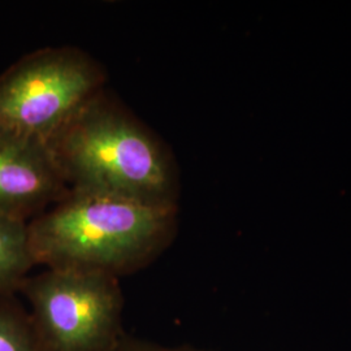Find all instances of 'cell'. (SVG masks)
Segmentation results:
<instances>
[{
  "mask_svg": "<svg viewBox=\"0 0 351 351\" xmlns=\"http://www.w3.org/2000/svg\"><path fill=\"white\" fill-rule=\"evenodd\" d=\"M110 351H198L185 348H165L156 343H151L147 341L134 339L128 335H123L121 339L117 341V343Z\"/></svg>",
  "mask_w": 351,
  "mask_h": 351,
  "instance_id": "ba28073f",
  "label": "cell"
},
{
  "mask_svg": "<svg viewBox=\"0 0 351 351\" xmlns=\"http://www.w3.org/2000/svg\"><path fill=\"white\" fill-rule=\"evenodd\" d=\"M177 207L69 190L27 223L34 264L121 277L150 264L171 243Z\"/></svg>",
  "mask_w": 351,
  "mask_h": 351,
  "instance_id": "6da1fadb",
  "label": "cell"
},
{
  "mask_svg": "<svg viewBox=\"0 0 351 351\" xmlns=\"http://www.w3.org/2000/svg\"><path fill=\"white\" fill-rule=\"evenodd\" d=\"M0 351H45L30 313L14 294L0 295Z\"/></svg>",
  "mask_w": 351,
  "mask_h": 351,
  "instance_id": "52a82bcc",
  "label": "cell"
},
{
  "mask_svg": "<svg viewBox=\"0 0 351 351\" xmlns=\"http://www.w3.org/2000/svg\"><path fill=\"white\" fill-rule=\"evenodd\" d=\"M45 351H110L124 335V298L117 277L47 268L19 289Z\"/></svg>",
  "mask_w": 351,
  "mask_h": 351,
  "instance_id": "3957f363",
  "label": "cell"
},
{
  "mask_svg": "<svg viewBox=\"0 0 351 351\" xmlns=\"http://www.w3.org/2000/svg\"><path fill=\"white\" fill-rule=\"evenodd\" d=\"M103 84V69L84 51H34L0 75V128L47 143Z\"/></svg>",
  "mask_w": 351,
  "mask_h": 351,
  "instance_id": "277c9868",
  "label": "cell"
},
{
  "mask_svg": "<svg viewBox=\"0 0 351 351\" xmlns=\"http://www.w3.org/2000/svg\"><path fill=\"white\" fill-rule=\"evenodd\" d=\"M68 191L46 142L0 128V213L29 223Z\"/></svg>",
  "mask_w": 351,
  "mask_h": 351,
  "instance_id": "5b68a950",
  "label": "cell"
},
{
  "mask_svg": "<svg viewBox=\"0 0 351 351\" xmlns=\"http://www.w3.org/2000/svg\"><path fill=\"white\" fill-rule=\"evenodd\" d=\"M69 190L177 207L171 152L136 117L97 93L49 141Z\"/></svg>",
  "mask_w": 351,
  "mask_h": 351,
  "instance_id": "7a4b0ae2",
  "label": "cell"
},
{
  "mask_svg": "<svg viewBox=\"0 0 351 351\" xmlns=\"http://www.w3.org/2000/svg\"><path fill=\"white\" fill-rule=\"evenodd\" d=\"M33 265L27 223L0 213V295L19 291Z\"/></svg>",
  "mask_w": 351,
  "mask_h": 351,
  "instance_id": "8992f818",
  "label": "cell"
}]
</instances>
